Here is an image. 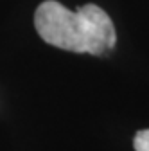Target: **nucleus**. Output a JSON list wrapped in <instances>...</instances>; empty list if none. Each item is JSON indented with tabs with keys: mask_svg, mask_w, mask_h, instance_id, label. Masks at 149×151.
Returning a JSON list of instances; mask_svg holds the SVG:
<instances>
[{
	"mask_svg": "<svg viewBox=\"0 0 149 151\" xmlns=\"http://www.w3.org/2000/svg\"><path fill=\"white\" fill-rule=\"evenodd\" d=\"M34 27L45 43L77 54L102 56L117 43L111 18L95 4L70 11L56 0H45L34 13Z\"/></svg>",
	"mask_w": 149,
	"mask_h": 151,
	"instance_id": "nucleus-1",
	"label": "nucleus"
},
{
	"mask_svg": "<svg viewBox=\"0 0 149 151\" xmlns=\"http://www.w3.org/2000/svg\"><path fill=\"white\" fill-rule=\"evenodd\" d=\"M135 151H149V129H140L133 139Z\"/></svg>",
	"mask_w": 149,
	"mask_h": 151,
	"instance_id": "nucleus-2",
	"label": "nucleus"
}]
</instances>
